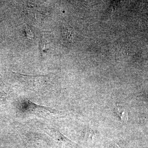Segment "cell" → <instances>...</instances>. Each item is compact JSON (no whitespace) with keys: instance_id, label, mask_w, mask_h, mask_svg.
Returning <instances> with one entry per match:
<instances>
[{"instance_id":"cell-1","label":"cell","mask_w":148,"mask_h":148,"mask_svg":"<svg viewBox=\"0 0 148 148\" xmlns=\"http://www.w3.org/2000/svg\"><path fill=\"white\" fill-rule=\"evenodd\" d=\"M62 34L63 38L68 42H73L75 36L74 29L69 24H65L62 28Z\"/></svg>"},{"instance_id":"cell-2","label":"cell","mask_w":148,"mask_h":148,"mask_svg":"<svg viewBox=\"0 0 148 148\" xmlns=\"http://www.w3.org/2000/svg\"><path fill=\"white\" fill-rule=\"evenodd\" d=\"M116 112L122 120L127 122L128 120V115L126 110L121 107L119 104H117L115 106Z\"/></svg>"}]
</instances>
